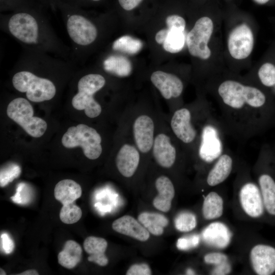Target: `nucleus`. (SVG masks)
<instances>
[{
	"label": "nucleus",
	"mask_w": 275,
	"mask_h": 275,
	"mask_svg": "<svg viewBox=\"0 0 275 275\" xmlns=\"http://www.w3.org/2000/svg\"><path fill=\"white\" fill-rule=\"evenodd\" d=\"M208 88L217 103L227 134L246 141L275 124L274 97L246 78L213 75Z\"/></svg>",
	"instance_id": "nucleus-1"
},
{
	"label": "nucleus",
	"mask_w": 275,
	"mask_h": 275,
	"mask_svg": "<svg viewBox=\"0 0 275 275\" xmlns=\"http://www.w3.org/2000/svg\"><path fill=\"white\" fill-rule=\"evenodd\" d=\"M1 28L28 51L43 52L68 60L69 50L44 17L18 11L1 19Z\"/></svg>",
	"instance_id": "nucleus-2"
},
{
	"label": "nucleus",
	"mask_w": 275,
	"mask_h": 275,
	"mask_svg": "<svg viewBox=\"0 0 275 275\" xmlns=\"http://www.w3.org/2000/svg\"><path fill=\"white\" fill-rule=\"evenodd\" d=\"M16 65L17 70L12 76L13 87L17 91L25 93L29 100L41 102L50 100L55 96V84L51 79L37 73L25 52Z\"/></svg>",
	"instance_id": "nucleus-3"
},
{
	"label": "nucleus",
	"mask_w": 275,
	"mask_h": 275,
	"mask_svg": "<svg viewBox=\"0 0 275 275\" xmlns=\"http://www.w3.org/2000/svg\"><path fill=\"white\" fill-rule=\"evenodd\" d=\"M64 20L73 56L80 59L85 49L97 40L98 28L89 18L80 13H67Z\"/></svg>",
	"instance_id": "nucleus-4"
},
{
	"label": "nucleus",
	"mask_w": 275,
	"mask_h": 275,
	"mask_svg": "<svg viewBox=\"0 0 275 275\" xmlns=\"http://www.w3.org/2000/svg\"><path fill=\"white\" fill-rule=\"evenodd\" d=\"M105 78L100 74L91 73L82 76L77 82V92L71 100L73 107L77 110H84L89 118L98 116L101 107L94 96L105 86Z\"/></svg>",
	"instance_id": "nucleus-5"
},
{
	"label": "nucleus",
	"mask_w": 275,
	"mask_h": 275,
	"mask_svg": "<svg viewBox=\"0 0 275 275\" xmlns=\"http://www.w3.org/2000/svg\"><path fill=\"white\" fill-rule=\"evenodd\" d=\"M215 23L211 15H205L196 21L186 37V45L189 54L202 61L211 59L212 50L210 46Z\"/></svg>",
	"instance_id": "nucleus-6"
},
{
	"label": "nucleus",
	"mask_w": 275,
	"mask_h": 275,
	"mask_svg": "<svg viewBox=\"0 0 275 275\" xmlns=\"http://www.w3.org/2000/svg\"><path fill=\"white\" fill-rule=\"evenodd\" d=\"M101 138L93 128L80 124L69 127L62 139L63 145L67 148L80 147L85 155L90 159H96L102 151Z\"/></svg>",
	"instance_id": "nucleus-7"
},
{
	"label": "nucleus",
	"mask_w": 275,
	"mask_h": 275,
	"mask_svg": "<svg viewBox=\"0 0 275 275\" xmlns=\"http://www.w3.org/2000/svg\"><path fill=\"white\" fill-rule=\"evenodd\" d=\"M7 114L33 137L42 136L47 129L46 122L43 119L33 116V106L24 98L17 97L12 100L7 106Z\"/></svg>",
	"instance_id": "nucleus-8"
},
{
	"label": "nucleus",
	"mask_w": 275,
	"mask_h": 275,
	"mask_svg": "<svg viewBox=\"0 0 275 275\" xmlns=\"http://www.w3.org/2000/svg\"><path fill=\"white\" fill-rule=\"evenodd\" d=\"M226 44L228 54L232 59L240 61L249 58L255 44L251 25L244 21L234 24L228 32Z\"/></svg>",
	"instance_id": "nucleus-9"
},
{
	"label": "nucleus",
	"mask_w": 275,
	"mask_h": 275,
	"mask_svg": "<svg viewBox=\"0 0 275 275\" xmlns=\"http://www.w3.org/2000/svg\"><path fill=\"white\" fill-rule=\"evenodd\" d=\"M259 160L263 169L258 176V185L264 208L270 215L275 216V177L270 169L272 157L269 145L264 144L261 147Z\"/></svg>",
	"instance_id": "nucleus-10"
},
{
	"label": "nucleus",
	"mask_w": 275,
	"mask_h": 275,
	"mask_svg": "<svg viewBox=\"0 0 275 275\" xmlns=\"http://www.w3.org/2000/svg\"><path fill=\"white\" fill-rule=\"evenodd\" d=\"M193 117L190 109L182 107L174 112L171 120V127L174 134L180 141L186 145L196 143L198 140V145L203 127L208 119L200 128H197L193 123Z\"/></svg>",
	"instance_id": "nucleus-11"
},
{
	"label": "nucleus",
	"mask_w": 275,
	"mask_h": 275,
	"mask_svg": "<svg viewBox=\"0 0 275 275\" xmlns=\"http://www.w3.org/2000/svg\"><path fill=\"white\" fill-rule=\"evenodd\" d=\"M239 197L241 206L248 216L258 218L263 215L265 208L258 185L252 181L244 183Z\"/></svg>",
	"instance_id": "nucleus-12"
},
{
	"label": "nucleus",
	"mask_w": 275,
	"mask_h": 275,
	"mask_svg": "<svg viewBox=\"0 0 275 275\" xmlns=\"http://www.w3.org/2000/svg\"><path fill=\"white\" fill-rule=\"evenodd\" d=\"M250 260L254 272L258 275L275 272V247L266 244L254 246L250 251Z\"/></svg>",
	"instance_id": "nucleus-13"
},
{
	"label": "nucleus",
	"mask_w": 275,
	"mask_h": 275,
	"mask_svg": "<svg viewBox=\"0 0 275 275\" xmlns=\"http://www.w3.org/2000/svg\"><path fill=\"white\" fill-rule=\"evenodd\" d=\"M150 79L166 99L178 98L183 92V81L175 74L156 71L152 73Z\"/></svg>",
	"instance_id": "nucleus-14"
},
{
	"label": "nucleus",
	"mask_w": 275,
	"mask_h": 275,
	"mask_svg": "<svg viewBox=\"0 0 275 275\" xmlns=\"http://www.w3.org/2000/svg\"><path fill=\"white\" fill-rule=\"evenodd\" d=\"M154 125L148 116H139L133 125V133L135 144L142 153H147L152 148L154 142Z\"/></svg>",
	"instance_id": "nucleus-15"
},
{
	"label": "nucleus",
	"mask_w": 275,
	"mask_h": 275,
	"mask_svg": "<svg viewBox=\"0 0 275 275\" xmlns=\"http://www.w3.org/2000/svg\"><path fill=\"white\" fill-rule=\"evenodd\" d=\"M185 28L168 25L167 29L159 31L156 34V42L162 44L167 52L176 53L181 51L186 44Z\"/></svg>",
	"instance_id": "nucleus-16"
},
{
	"label": "nucleus",
	"mask_w": 275,
	"mask_h": 275,
	"mask_svg": "<svg viewBox=\"0 0 275 275\" xmlns=\"http://www.w3.org/2000/svg\"><path fill=\"white\" fill-rule=\"evenodd\" d=\"M152 148L154 159L160 166L170 168L174 164L177 150L168 135L164 133L158 134L154 140Z\"/></svg>",
	"instance_id": "nucleus-17"
},
{
	"label": "nucleus",
	"mask_w": 275,
	"mask_h": 275,
	"mask_svg": "<svg viewBox=\"0 0 275 275\" xmlns=\"http://www.w3.org/2000/svg\"><path fill=\"white\" fill-rule=\"evenodd\" d=\"M226 149L214 161L209 170L206 183L209 186L218 185L225 181L231 174L233 167V158Z\"/></svg>",
	"instance_id": "nucleus-18"
},
{
	"label": "nucleus",
	"mask_w": 275,
	"mask_h": 275,
	"mask_svg": "<svg viewBox=\"0 0 275 275\" xmlns=\"http://www.w3.org/2000/svg\"><path fill=\"white\" fill-rule=\"evenodd\" d=\"M202 236L208 245L217 249H224L229 244L232 233L225 224L216 222L210 224L203 230Z\"/></svg>",
	"instance_id": "nucleus-19"
},
{
	"label": "nucleus",
	"mask_w": 275,
	"mask_h": 275,
	"mask_svg": "<svg viewBox=\"0 0 275 275\" xmlns=\"http://www.w3.org/2000/svg\"><path fill=\"white\" fill-rule=\"evenodd\" d=\"M140 153L136 148L130 144L123 145L118 151L116 163L119 172L128 178L133 175L139 162Z\"/></svg>",
	"instance_id": "nucleus-20"
},
{
	"label": "nucleus",
	"mask_w": 275,
	"mask_h": 275,
	"mask_svg": "<svg viewBox=\"0 0 275 275\" xmlns=\"http://www.w3.org/2000/svg\"><path fill=\"white\" fill-rule=\"evenodd\" d=\"M112 228L117 232L131 237L141 241H147L150 237L149 232L134 218L124 215L116 219Z\"/></svg>",
	"instance_id": "nucleus-21"
},
{
	"label": "nucleus",
	"mask_w": 275,
	"mask_h": 275,
	"mask_svg": "<svg viewBox=\"0 0 275 275\" xmlns=\"http://www.w3.org/2000/svg\"><path fill=\"white\" fill-rule=\"evenodd\" d=\"M155 187L158 194L153 199V206L159 211H169L175 195L172 182L167 176H161L156 180Z\"/></svg>",
	"instance_id": "nucleus-22"
},
{
	"label": "nucleus",
	"mask_w": 275,
	"mask_h": 275,
	"mask_svg": "<svg viewBox=\"0 0 275 275\" xmlns=\"http://www.w3.org/2000/svg\"><path fill=\"white\" fill-rule=\"evenodd\" d=\"M267 92L273 97L275 96V64L266 62L257 69L253 77L246 78Z\"/></svg>",
	"instance_id": "nucleus-23"
},
{
	"label": "nucleus",
	"mask_w": 275,
	"mask_h": 275,
	"mask_svg": "<svg viewBox=\"0 0 275 275\" xmlns=\"http://www.w3.org/2000/svg\"><path fill=\"white\" fill-rule=\"evenodd\" d=\"M107 246L106 240L101 237L89 236L84 242V250L89 255L88 260L101 266H106L108 263L105 255Z\"/></svg>",
	"instance_id": "nucleus-24"
},
{
	"label": "nucleus",
	"mask_w": 275,
	"mask_h": 275,
	"mask_svg": "<svg viewBox=\"0 0 275 275\" xmlns=\"http://www.w3.org/2000/svg\"><path fill=\"white\" fill-rule=\"evenodd\" d=\"M82 194L81 186L71 179H64L55 186L54 196L63 205L74 203Z\"/></svg>",
	"instance_id": "nucleus-25"
},
{
	"label": "nucleus",
	"mask_w": 275,
	"mask_h": 275,
	"mask_svg": "<svg viewBox=\"0 0 275 275\" xmlns=\"http://www.w3.org/2000/svg\"><path fill=\"white\" fill-rule=\"evenodd\" d=\"M103 70L107 73L118 77L129 76L132 70L130 60L119 54H110L102 62Z\"/></svg>",
	"instance_id": "nucleus-26"
},
{
	"label": "nucleus",
	"mask_w": 275,
	"mask_h": 275,
	"mask_svg": "<svg viewBox=\"0 0 275 275\" xmlns=\"http://www.w3.org/2000/svg\"><path fill=\"white\" fill-rule=\"evenodd\" d=\"M80 245L72 240L67 241L58 256V263L62 266L72 269L79 263L82 257Z\"/></svg>",
	"instance_id": "nucleus-27"
},
{
	"label": "nucleus",
	"mask_w": 275,
	"mask_h": 275,
	"mask_svg": "<svg viewBox=\"0 0 275 275\" xmlns=\"http://www.w3.org/2000/svg\"><path fill=\"white\" fill-rule=\"evenodd\" d=\"M138 220L150 233L155 236L162 235L164 228L169 224L168 218L158 213L143 212L138 216Z\"/></svg>",
	"instance_id": "nucleus-28"
},
{
	"label": "nucleus",
	"mask_w": 275,
	"mask_h": 275,
	"mask_svg": "<svg viewBox=\"0 0 275 275\" xmlns=\"http://www.w3.org/2000/svg\"><path fill=\"white\" fill-rule=\"evenodd\" d=\"M224 202L221 196L211 191L205 197L202 205V214L205 219L212 220L221 217L223 213Z\"/></svg>",
	"instance_id": "nucleus-29"
},
{
	"label": "nucleus",
	"mask_w": 275,
	"mask_h": 275,
	"mask_svg": "<svg viewBox=\"0 0 275 275\" xmlns=\"http://www.w3.org/2000/svg\"><path fill=\"white\" fill-rule=\"evenodd\" d=\"M142 47L143 43L140 40L129 35L119 37L113 42L112 45L113 50L129 54H136Z\"/></svg>",
	"instance_id": "nucleus-30"
},
{
	"label": "nucleus",
	"mask_w": 275,
	"mask_h": 275,
	"mask_svg": "<svg viewBox=\"0 0 275 275\" xmlns=\"http://www.w3.org/2000/svg\"><path fill=\"white\" fill-rule=\"evenodd\" d=\"M82 216V211L74 203L63 205L60 212V218L66 224H72L78 222Z\"/></svg>",
	"instance_id": "nucleus-31"
},
{
	"label": "nucleus",
	"mask_w": 275,
	"mask_h": 275,
	"mask_svg": "<svg viewBox=\"0 0 275 275\" xmlns=\"http://www.w3.org/2000/svg\"><path fill=\"white\" fill-rule=\"evenodd\" d=\"M175 228L180 232H187L193 230L197 226L196 215L190 212L180 213L174 221Z\"/></svg>",
	"instance_id": "nucleus-32"
},
{
	"label": "nucleus",
	"mask_w": 275,
	"mask_h": 275,
	"mask_svg": "<svg viewBox=\"0 0 275 275\" xmlns=\"http://www.w3.org/2000/svg\"><path fill=\"white\" fill-rule=\"evenodd\" d=\"M20 173V169L17 166L13 165L1 171V187H4L9 182L18 177Z\"/></svg>",
	"instance_id": "nucleus-33"
},
{
	"label": "nucleus",
	"mask_w": 275,
	"mask_h": 275,
	"mask_svg": "<svg viewBox=\"0 0 275 275\" xmlns=\"http://www.w3.org/2000/svg\"><path fill=\"white\" fill-rule=\"evenodd\" d=\"M200 242V236L198 235H192L188 237L179 238L177 242V248L182 251H185L197 247Z\"/></svg>",
	"instance_id": "nucleus-34"
},
{
	"label": "nucleus",
	"mask_w": 275,
	"mask_h": 275,
	"mask_svg": "<svg viewBox=\"0 0 275 275\" xmlns=\"http://www.w3.org/2000/svg\"><path fill=\"white\" fill-rule=\"evenodd\" d=\"M204 261L208 264L218 265L228 262V257L224 254L213 252L207 254L204 257Z\"/></svg>",
	"instance_id": "nucleus-35"
},
{
	"label": "nucleus",
	"mask_w": 275,
	"mask_h": 275,
	"mask_svg": "<svg viewBox=\"0 0 275 275\" xmlns=\"http://www.w3.org/2000/svg\"><path fill=\"white\" fill-rule=\"evenodd\" d=\"M151 270L145 263L135 264L131 266L126 272V275H150Z\"/></svg>",
	"instance_id": "nucleus-36"
},
{
	"label": "nucleus",
	"mask_w": 275,
	"mask_h": 275,
	"mask_svg": "<svg viewBox=\"0 0 275 275\" xmlns=\"http://www.w3.org/2000/svg\"><path fill=\"white\" fill-rule=\"evenodd\" d=\"M120 8L126 12H130L138 8L146 0H117Z\"/></svg>",
	"instance_id": "nucleus-37"
},
{
	"label": "nucleus",
	"mask_w": 275,
	"mask_h": 275,
	"mask_svg": "<svg viewBox=\"0 0 275 275\" xmlns=\"http://www.w3.org/2000/svg\"><path fill=\"white\" fill-rule=\"evenodd\" d=\"M14 242L9 234L2 233L1 235V248L3 251L7 254H10L14 251Z\"/></svg>",
	"instance_id": "nucleus-38"
},
{
	"label": "nucleus",
	"mask_w": 275,
	"mask_h": 275,
	"mask_svg": "<svg viewBox=\"0 0 275 275\" xmlns=\"http://www.w3.org/2000/svg\"><path fill=\"white\" fill-rule=\"evenodd\" d=\"M231 271V266L228 261L215 266L212 271V274L225 275L229 273Z\"/></svg>",
	"instance_id": "nucleus-39"
},
{
	"label": "nucleus",
	"mask_w": 275,
	"mask_h": 275,
	"mask_svg": "<svg viewBox=\"0 0 275 275\" xmlns=\"http://www.w3.org/2000/svg\"><path fill=\"white\" fill-rule=\"evenodd\" d=\"M17 274L18 275H38L39 273L35 269H29Z\"/></svg>",
	"instance_id": "nucleus-40"
},
{
	"label": "nucleus",
	"mask_w": 275,
	"mask_h": 275,
	"mask_svg": "<svg viewBox=\"0 0 275 275\" xmlns=\"http://www.w3.org/2000/svg\"><path fill=\"white\" fill-rule=\"evenodd\" d=\"M255 3L260 5H264L268 3L270 0H253Z\"/></svg>",
	"instance_id": "nucleus-41"
},
{
	"label": "nucleus",
	"mask_w": 275,
	"mask_h": 275,
	"mask_svg": "<svg viewBox=\"0 0 275 275\" xmlns=\"http://www.w3.org/2000/svg\"><path fill=\"white\" fill-rule=\"evenodd\" d=\"M270 145V147L272 157H273L274 160H275V142L273 145Z\"/></svg>",
	"instance_id": "nucleus-42"
},
{
	"label": "nucleus",
	"mask_w": 275,
	"mask_h": 275,
	"mask_svg": "<svg viewBox=\"0 0 275 275\" xmlns=\"http://www.w3.org/2000/svg\"><path fill=\"white\" fill-rule=\"evenodd\" d=\"M187 274H195V271L191 269H188L186 272Z\"/></svg>",
	"instance_id": "nucleus-43"
},
{
	"label": "nucleus",
	"mask_w": 275,
	"mask_h": 275,
	"mask_svg": "<svg viewBox=\"0 0 275 275\" xmlns=\"http://www.w3.org/2000/svg\"><path fill=\"white\" fill-rule=\"evenodd\" d=\"M0 274L1 275H5V274H6V273L3 269L0 268Z\"/></svg>",
	"instance_id": "nucleus-44"
},
{
	"label": "nucleus",
	"mask_w": 275,
	"mask_h": 275,
	"mask_svg": "<svg viewBox=\"0 0 275 275\" xmlns=\"http://www.w3.org/2000/svg\"><path fill=\"white\" fill-rule=\"evenodd\" d=\"M90 1L93 2H100L102 0H90Z\"/></svg>",
	"instance_id": "nucleus-45"
}]
</instances>
